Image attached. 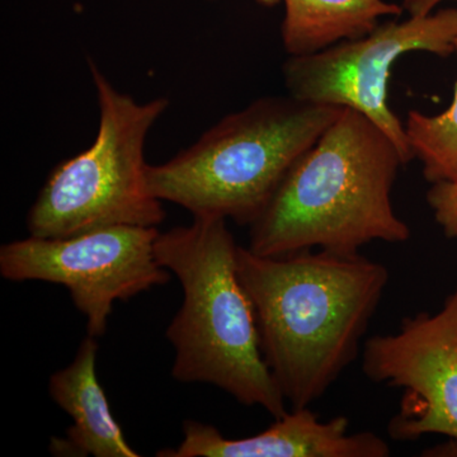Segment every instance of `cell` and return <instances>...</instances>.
Masks as SVG:
<instances>
[{"label":"cell","mask_w":457,"mask_h":457,"mask_svg":"<svg viewBox=\"0 0 457 457\" xmlns=\"http://www.w3.org/2000/svg\"><path fill=\"white\" fill-rule=\"evenodd\" d=\"M237 270L279 392L293 409L311 407L359 354L389 281L386 267L360 253L264 257L237 245Z\"/></svg>","instance_id":"obj_1"},{"label":"cell","mask_w":457,"mask_h":457,"mask_svg":"<svg viewBox=\"0 0 457 457\" xmlns=\"http://www.w3.org/2000/svg\"><path fill=\"white\" fill-rule=\"evenodd\" d=\"M402 165L398 147L381 129L343 107L249 225L246 248L278 257L314 248L359 253L375 240L407 242L411 228L392 203Z\"/></svg>","instance_id":"obj_2"},{"label":"cell","mask_w":457,"mask_h":457,"mask_svg":"<svg viewBox=\"0 0 457 457\" xmlns=\"http://www.w3.org/2000/svg\"><path fill=\"white\" fill-rule=\"evenodd\" d=\"M221 218H194L156 237L159 263L177 276L183 303L167 328L171 376L213 385L240 404L270 416L287 413L286 400L261 351L254 309L237 270V245Z\"/></svg>","instance_id":"obj_3"},{"label":"cell","mask_w":457,"mask_h":457,"mask_svg":"<svg viewBox=\"0 0 457 457\" xmlns=\"http://www.w3.org/2000/svg\"><path fill=\"white\" fill-rule=\"evenodd\" d=\"M342 108L291 96L258 99L167 163L149 165L147 186L153 196L179 204L194 218L251 225Z\"/></svg>","instance_id":"obj_4"},{"label":"cell","mask_w":457,"mask_h":457,"mask_svg":"<svg viewBox=\"0 0 457 457\" xmlns=\"http://www.w3.org/2000/svg\"><path fill=\"white\" fill-rule=\"evenodd\" d=\"M89 68L97 90V137L50 174L27 215L32 237L59 239L104 228H156L164 220L162 201L147 186L144 146L170 101L137 104L114 88L95 62Z\"/></svg>","instance_id":"obj_5"},{"label":"cell","mask_w":457,"mask_h":457,"mask_svg":"<svg viewBox=\"0 0 457 457\" xmlns=\"http://www.w3.org/2000/svg\"><path fill=\"white\" fill-rule=\"evenodd\" d=\"M456 38L457 8L380 23L356 40L311 55L291 56L284 65L286 88L299 101L362 113L389 137L408 164L414 158L405 126L387 104L394 65L414 51L450 56L455 53Z\"/></svg>","instance_id":"obj_6"},{"label":"cell","mask_w":457,"mask_h":457,"mask_svg":"<svg viewBox=\"0 0 457 457\" xmlns=\"http://www.w3.org/2000/svg\"><path fill=\"white\" fill-rule=\"evenodd\" d=\"M158 234L156 228L112 227L59 239L31 236L0 248V273L8 281L65 286L88 336L98 339L114 303L170 282V270L156 260Z\"/></svg>","instance_id":"obj_7"},{"label":"cell","mask_w":457,"mask_h":457,"mask_svg":"<svg viewBox=\"0 0 457 457\" xmlns=\"http://www.w3.org/2000/svg\"><path fill=\"white\" fill-rule=\"evenodd\" d=\"M362 370L376 384L405 390L392 437L445 435L457 442V286L435 314L405 318L394 335L368 339Z\"/></svg>","instance_id":"obj_8"},{"label":"cell","mask_w":457,"mask_h":457,"mask_svg":"<svg viewBox=\"0 0 457 457\" xmlns=\"http://www.w3.org/2000/svg\"><path fill=\"white\" fill-rule=\"evenodd\" d=\"M183 441L159 457H387L389 445L374 432H350V420H319L311 409L300 408L276 418L266 431L251 437L227 438L210 425L186 420Z\"/></svg>","instance_id":"obj_9"},{"label":"cell","mask_w":457,"mask_h":457,"mask_svg":"<svg viewBox=\"0 0 457 457\" xmlns=\"http://www.w3.org/2000/svg\"><path fill=\"white\" fill-rule=\"evenodd\" d=\"M98 342L87 337L71 365L50 378L54 402L73 420L65 437L53 438L50 451L68 457H139L112 416L97 378Z\"/></svg>","instance_id":"obj_10"},{"label":"cell","mask_w":457,"mask_h":457,"mask_svg":"<svg viewBox=\"0 0 457 457\" xmlns=\"http://www.w3.org/2000/svg\"><path fill=\"white\" fill-rule=\"evenodd\" d=\"M273 7L285 4L281 37L290 56L311 55L356 40L380 25L384 17H396L403 9L386 0H257Z\"/></svg>","instance_id":"obj_11"},{"label":"cell","mask_w":457,"mask_h":457,"mask_svg":"<svg viewBox=\"0 0 457 457\" xmlns=\"http://www.w3.org/2000/svg\"><path fill=\"white\" fill-rule=\"evenodd\" d=\"M404 126L411 154L422 163L425 179L432 185L457 182V82L446 111L435 116L411 111Z\"/></svg>","instance_id":"obj_12"},{"label":"cell","mask_w":457,"mask_h":457,"mask_svg":"<svg viewBox=\"0 0 457 457\" xmlns=\"http://www.w3.org/2000/svg\"><path fill=\"white\" fill-rule=\"evenodd\" d=\"M427 201L445 236L457 237V182L432 185Z\"/></svg>","instance_id":"obj_13"},{"label":"cell","mask_w":457,"mask_h":457,"mask_svg":"<svg viewBox=\"0 0 457 457\" xmlns=\"http://www.w3.org/2000/svg\"><path fill=\"white\" fill-rule=\"evenodd\" d=\"M444 2H449V0H404L403 8L407 9L411 16H420V14L431 13Z\"/></svg>","instance_id":"obj_14"}]
</instances>
